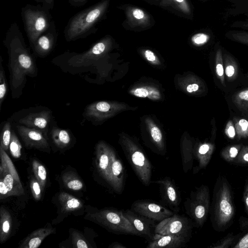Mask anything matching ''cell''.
I'll return each mask as SVG.
<instances>
[{
	"label": "cell",
	"instance_id": "3",
	"mask_svg": "<svg viewBox=\"0 0 248 248\" xmlns=\"http://www.w3.org/2000/svg\"><path fill=\"white\" fill-rule=\"evenodd\" d=\"M110 0H103L72 16L64 30L67 42L84 38L93 32L96 24L104 16Z\"/></svg>",
	"mask_w": 248,
	"mask_h": 248
},
{
	"label": "cell",
	"instance_id": "46",
	"mask_svg": "<svg viewBox=\"0 0 248 248\" xmlns=\"http://www.w3.org/2000/svg\"><path fill=\"white\" fill-rule=\"evenodd\" d=\"M0 194L1 199L8 197V190L1 178L0 180Z\"/></svg>",
	"mask_w": 248,
	"mask_h": 248
},
{
	"label": "cell",
	"instance_id": "38",
	"mask_svg": "<svg viewBox=\"0 0 248 248\" xmlns=\"http://www.w3.org/2000/svg\"><path fill=\"white\" fill-rule=\"evenodd\" d=\"M233 163L237 164H248V147L244 148L239 153Z\"/></svg>",
	"mask_w": 248,
	"mask_h": 248
},
{
	"label": "cell",
	"instance_id": "35",
	"mask_svg": "<svg viewBox=\"0 0 248 248\" xmlns=\"http://www.w3.org/2000/svg\"><path fill=\"white\" fill-rule=\"evenodd\" d=\"M232 248H248V230L241 232L240 236Z\"/></svg>",
	"mask_w": 248,
	"mask_h": 248
},
{
	"label": "cell",
	"instance_id": "2",
	"mask_svg": "<svg viewBox=\"0 0 248 248\" xmlns=\"http://www.w3.org/2000/svg\"><path fill=\"white\" fill-rule=\"evenodd\" d=\"M209 213L212 227L217 232H224L233 222L235 207L232 192L224 176H219L215 183Z\"/></svg>",
	"mask_w": 248,
	"mask_h": 248
},
{
	"label": "cell",
	"instance_id": "34",
	"mask_svg": "<svg viewBox=\"0 0 248 248\" xmlns=\"http://www.w3.org/2000/svg\"><path fill=\"white\" fill-rule=\"evenodd\" d=\"M216 73L222 82L224 79V69L222 63L221 51L218 50L216 55Z\"/></svg>",
	"mask_w": 248,
	"mask_h": 248
},
{
	"label": "cell",
	"instance_id": "5",
	"mask_svg": "<svg viewBox=\"0 0 248 248\" xmlns=\"http://www.w3.org/2000/svg\"><path fill=\"white\" fill-rule=\"evenodd\" d=\"M49 11L40 4H27L22 8L21 16L30 46L50 27L53 20Z\"/></svg>",
	"mask_w": 248,
	"mask_h": 248
},
{
	"label": "cell",
	"instance_id": "44",
	"mask_svg": "<svg viewBox=\"0 0 248 248\" xmlns=\"http://www.w3.org/2000/svg\"><path fill=\"white\" fill-rule=\"evenodd\" d=\"M134 94L137 97L144 98L149 96V93L146 88H139L134 91Z\"/></svg>",
	"mask_w": 248,
	"mask_h": 248
},
{
	"label": "cell",
	"instance_id": "17",
	"mask_svg": "<svg viewBox=\"0 0 248 248\" xmlns=\"http://www.w3.org/2000/svg\"><path fill=\"white\" fill-rule=\"evenodd\" d=\"M189 241L187 239L172 235H161L155 233L150 240L147 248H178L186 246Z\"/></svg>",
	"mask_w": 248,
	"mask_h": 248
},
{
	"label": "cell",
	"instance_id": "43",
	"mask_svg": "<svg viewBox=\"0 0 248 248\" xmlns=\"http://www.w3.org/2000/svg\"><path fill=\"white\" fill-rule=\"evenodd\" d=\"M239 224L242 232L248 230V217H241L239 219Z\"/></svg>",
	"mask_w": 248,
	"mask_h": 248
},
{
	"label": "cell",
	"instance_id": "14",
	"mask_svg": "<svg viewBox=\"0 0 248 248\" xmlns=\"http://www.w3.org/2000/svg\"><path fill=\"white\" fill-rule=\"evenodd\" d=\"M124 216L129 220L138 232L140 236L151 240L155 234L156 222L139 215L131 209L123 210Z\"/></svg>",
	"mask_w": 248,
	"mask_h": 248
},
{
	"label": "cell",
	"instance_id": "23",
	"mask_svg": "<svg viewBox=\"0 0 248 248\" xmlns=\"http://www.w3.org/2000/svg\"><path fill=\"white\" fill-rule=\"evenodd\" d=\"M59 201L62 209L65 212L74 211L82 206V203L80 200L64 192L59 194Z\"/></svg>",
	"mask_w": 248,
	"mask_h": 248
},
{
	"label": "cell",
	"instance_id": "52",
	"mask_svg": "<svg viewBox=\"0 0 248 248\" xmlns=\"http://www.w3.org/2000/svg\"><path fill=\"white\" fill-rule=\"evenodd\" d=\"M238 96L242 100L248 101V90L240 92L238 94Z\"/></svg>",
	"mask_w": 248,
	"mask_h": 248
},
{
	"label": "cell",
	"instance_id": "51",
	"mask_svg": "<svg viewBox=\"0 0 248 248\" xmlns=\"http://www.w3.org/2000/svg\"><path fill=\"white\" fill-rule=\"evenodd\" d=\"M199 89V86L197 84H190L186 87V90L189 93L197 91Z\"/></svg>",
	"mask_w": 248,
	"mask_h": 248
},
{
	"label": "cell",
	"instance_id": "25",
	"mask_svg": "<svg viewBox=\"0 0 248 248\" xmlns=\"http://www.w3.org/2000/svg\"><path fill=\"white\" fill-rule=\"evenodd\" d=\"M12 123L7 120L4 122L0 134V146L7 151L9 149L12 132Z\"/></svg>",
	"mask_w": 248,
	"mask_h": 248
},
{
	"label": "cell",
	"instance_id": "45",
	"mask_svg": "<svg viewBox=\"0 0 248 248\" xmlns=\"http://www.w3.org/2000/svg\"><path fill=\"white\" fill-rule=\"evenodd\" d=\"M243 200L245 211L248 215V183H247L244 189Z\"/></svg>",
	"mask_w": 248,
	"mask_h": 248
},
{
	"label": "cell",
	"instance_id": "4",
	"mask_svg": "<svg viewBox=\"0 0 248 248\" xmlns=\"http://www.w3.org/2000/svg\"><path fill=\"white\" fill-rule=\"evenodd\" d=\"M85 217L111 232L140 236L137 231L124 215L123 210L106 208L88 213Z\"/></svg>",
	"mask_w": 248,
	"mask_h": 248
},
{
	"label": "cell",
	"instance_id": "20",
	"mask_svg": "<svg viewBox=\"0 0 248 248\" xmlns=\"http://www.w3.org/2000/svg\"><path fill=\"white\" fill-rule=\"evenodd\" d=\"M214 152V146L210 143H203L193 151L194 158L198 163L193 169V174L201 169H205L209 164Z\"/></svg>",
	"mask_w": 248,
	"mask_h": 248
},
{
	"label": "cell",
	"instance_id": "42",
	"mask_svg": "<svg viewBox=\"0 0 248 248\" xmlns=\"http://www.w3.org/2000/svg\"><path fill=\"white\" fill-rule=\"evenodd\" d=\"M37 3H41L42 6L49 10H52L54 6L55 0H33Z\"/></svg>",
	"mask_w": 248,
	"mask_h": 248
},
{
	"label": "cell",
	"instance_id": "9",
	"mask_svg": "<svg viewBox=\"0 0 248 248\" xmlns=\"http://www.w3.org/2000/svg\"><path fill=\"white\" fill-rule=\"evenodd\" d=\"M194 227L189 217L174 214L158 222L155 229V233L172 235L184 238L189 241Z\"/></svg>",
	"mask_w": 248,
	"mask_h": 248
},
{
	"label": "cell",
	"instance_id": "29",
	"mask_svg": "<svg viewBox=\"0 0 248 248\" xmlns=\"http://www.w3.org/2000/svg\"><path fill=\"white\" fill-rule=\"evenodd\" d=\"M63 181L66 186L73 190H79L83 186L82 181L70 173H66L63 175Z\"/></svg>",
	"mask_w": 248,
	"mask_h": 248
},
{
	"label": "cell",
	"instance_id": "33",
	"mask_svg": "<svg viewBox=\"0 0 248 248\" xmlns=\"http://www.w3.org/2000/svg\"><path fill=\"white\" fill-rule=\"evenodd\" d=\"M30 185L33 197L36 200H39L41 196L42 188L39 182L37 181L36 178L35 179L34 178H32L31 180Z\"/></svg>",
	"mask_w": 248,
	"mask_h": 248
},
{
	"label": "cell",
	"instance_id": "40",
	"mask_svg": "<svg viewBox=\"0 0 248 248\" xmlns=\"http://www.w3.org/2000/svg\"><path fill=\"white\" fill-rule=\"evenodd\" d=\"M232 36L234 39L239 42L248 44V32L245 31H237L233 32Z\"/></svg>",
	"mask_w": 248,
	"mask_h": 248
},
{
	"label": "cell",
	"instance_id": "8",
	"mask_svg": "<svg viewBox=\"0 0 248 248\" xmlns=\"http://www.w3.org/2000/svg\"><path fill=\"white\" fill-rule=\"evenodd\" d=\"M126 159L140 182L145 186L152 183V165L146 154L130 140L122 145Z\"/></svg>",
	"mask_w": 248,
	"mask_h": 248
},
{
	"label": "cell",
	"instance_id": "16",
	"mask_svg": "<svg viewBox=\"0 0 248 248\" xmlns=\"http://www.w3.org/2000/svg\"><path fill=\"white\" fill-rule=\"evenodd\" d=\"M110 171L111 188L118 194L122 193L125 184V169L122 160L111 148Z\"/></svg>",
	"mask_w": 248,
	"mask_h": 248
},
{
	"label": "cell",
	"instance_id": "12",
	"mask_svg": "<svg viewBox=\"0 0 248 248\" xmlns=\"http://www.w3.org/2000/svg\"><path fill=\"white\" fill-rule=\"evenodd\" d=\"M14 126L27 148L49 152L47 137L42 132L20 124H14Z\"/></svg>",
	"mask_w": 248,
	"mask_h": 248
},
{
	"label": "cell",
	"instance_id": "30",
	"mask_svg": "<svg viewBox=\"0 0 248 248\" xmlns=\"http://www.w3.org/2000/svg\"><path fill=\"white\" fill-rule=\"evenodd\" d=\"M22 145L15 132L12 129V136L9 145V150L12 156L16 158H19L21 154Z\"/></svg>",
	"mask_w": 248,
	"mask_h": 248
},
{
	"label": "cell",
	"instance_id": "24",
	"mask_svg": "<svg viewBox=\"0 0 248 248\" xmlns=\"http://www.w3.org/2000/svg\"><path fill=\"white\" fill-rule=\"evenodd\" d=\"M0 178L3 180L8 191V196L21 195L24 194V189L21 183L17 182L9 172H6Z\"/></svg>",
	"mask_w": 248,
	"mask_h": 248
},
{
	"label": "cell",
	"instance_id": "47",
	"mask_svg": "<svg viewBox=\"0 0 248 248\" xmlns=\"http://www.w3.org/2000/svg\"><path fill=\"white\" fill-rule=\"evenodd\" d=\"M69 2L73 6L77 7L84 5L88 0H68Z\"/></svg>",
	"mask_w": 248,
	"mask_h": 248
},
{
	"label": "cell",
	"instance_id": "50",
	"mask_svg": "<svg viewBox=\"0 0 248 248\" xmlns=\"http://www.w3.org/2000/svg\"><path fill=\"white\" fill-rule=\"evenodd\" d=\"M227 133L230 138H233L235 136V130L232 125H230L227 128Z\"/></svg>",
	"mask_w": 248,
	"mask_h": 248
},
{
	"label": "cell",
	"instance_id": "10",
	"mask_svg": "<svg viewBox=\"0 0 248 248\" xmlns=\"http://www.w3.org/2000/svg\"><path fill=\"white\" fill-rule=\"evenodd\" d=\"M130 209L158 223L175 214L169 208L151 200L135 201Z\"/></svg>",
	"mask_w": 248,
	"mask_h": 248
},
{
	"label": "cell",
	"instance_id": "6",
	"mask_svg": "<svg viewBox=\"0 0 248 248\" xmlns=\"http://www.w3.org/2000/svg\"><path fill=\"white\" fill-rule=\"evenodd\" d=\"M54 118L50 109L45 106H37L19 110L7 120L15 124L39 130L47 137Z\"/></svg>",
	"mask_w": 248,
	"mask_h": 248
},
{
	"label": "cell",
	"instance_id": "19",
	"mask_svg": "<svg viewBox=\"0 0 248 248\" xmlns=\"http://www.w3.org/2000/svg\"><path fill=\"white\" fill-rule=\"evenodd\" d=\"M55 232V229L52 227L38 229L32 232L25 238L20 244L19 248H37L40 246L45 238Z\"/></svg>",
	"mask_w": 248,
	"mask_h": 248
},
{
	"label": "cell",
	"instance_id": "15",
	"mask_svg": "<svg viewBox=\"0 0 248 248\" xmlns=\"http://www.w3.org/2000/svg\"><path fill=\"white\" fill-rule=\"evenodd\" d=\"M110 150L106 143L99 141L95 147V165L101 177L111 187Z\"/></svg>",
	"mask_w": 248,
	"mask_h": 248
},
{
	"label": "cell",
	"instance_id": "31",
	"mask_svg": "<svg viewBox=\"0 0 248 248\" xmlns=\"http://www.w3.org/2000/svg\"><path fill=\"white\" fill-rule=\"evenodd\" d=\"M0 159L3 160L5 164L7 169V171H9L17 182L20 183V181L18 173L10 158L7 155V153H6V151L0 146Z\"/></svg>",
	"mask_w": 248,
	"mask_h": 248
},
{
	"label": "cell",
	"instance_id": "22",
	"mask_svg": "<svg viewBox=\"0 0 248 248\" xmlns=\"http://www.w3.org/2000/svg\"><path fill=\"white\" fill-rule=\"evenodd\" d=\"M0 242L2 243L9 237L12 230V220L9 212L3 207L0 209Z\"/></svg>",
	"mask_w": 248,
	"mask_h": 248
},
{
	"label": "cell",
	"instance_id": "41",
	"mask_svg": "<svg viewBox=\"0 0 248 248\" xmlns=\"http://www.w3.org/2000/svg\"><path fill=\"white\" fill-rule=\"evenodd\" d=\"M238 132L242 136H244L248 134V121L246 120L242 119L238 122Z\"/></svg>",
	"mask_w": 248,
	"mask_h": 248
},
{
	"label": "cell",
	"instance_id": "11",
	"mask_svg": "<svg viewBox=\"0 0 248 248\" xmlns=\"http://www.w3.org/2000/svg\"><path fill=\"white\" fill-rule=\"evenodd\" d=\"M152 182L158 185L163 203L174 213L179 212L181 197L174 181L170 177L166 176Z\"/></svg>",
	"mask_w": 248,
	"mask_h": 248
},
{
	"label": "cell",
	"instance_id": "13",
	"mask_svg": "<svg viewBox=\"0 0 248 248\" xmlns=\"http://www.w3.org/2000/svg\"><path fill=\"white\" fill-rule=\"evenodd\" d=\"M58 36L53 21L49 28L31 45L33 55L42 58L49 55L54 49Z\"/></svg>",
	"mask_w": 248,
	"mask_h": 248
},
{
	"label": "cell",
	"instance_id": "28",
	"mask_svg": "<svg viewBox=\"0 0 248 248\" xmlns=\"http://www.w3.org/2000/svg\"><path fill=\"white\" fill-rule=\"evenodd\" d=\"M8 91V86L6 78L5 72L2 65V59L1 56H0V110Z\"/></svg>",
	"mask_w": 248,
	"mask_h": 248
},
{
	"label": "cell",
	"instance_id": "26",
	"mask_svg": "<svg viewBox=\"0 0 248 248\" xmlns=\"http://www.w3.org/2000/svg\"><path fill=\"white\" fill-rule=\"evenodd\" d=\"M32 166L35 177L39 182L42 189H44L46 185L47 176L46 169L43 165L36 160H33Z\"/></svg>",
	"mask_w": 248,
	"mask_h": 248
},
{
	"label": "cell",
	"instance_id": "49",
	"mask_svg": "<svg viewBox=\"0 0 248 248\" xmlns=\"http://www.w3.org/2000/svg\"><path fill=\"white\" fill-rule=\"evenodd\" d=\"M146 59L151 62H154L155 60V56L154 53L150 50H146L144 52Z\"/></svg>",
	"mask_w": 248,
	"mask_h": 248
},
{
	"label": "cell",
	"instance_id": "18",
	"mask_svg": "<svg viewBox=\"0 0 248 248\" xmlns=\"http://www.w3.org/2000/svg\"><path fill=\"white\" fill-rule=\"evenodd\" d=\"M49 132L52 142L58 148L64 149L71 144L72 141L71 131L58 127L54 120L51 124Z\"/></svg>",
	"mask_w": 248,
	"mask_h": 248
},
{
	"label": "cell",
	"instance_id": "1",
	"mask_svg": "<svg viewBox=\"0 0 248 248\" xmlns=\"http://www.w3.org/2000/svg\"><path fill=\"white\" fill-rule=\"evenodd\" d=\"M3 44L8 55L9 83L13 99L23 94L27 77L35 78L38 68L34 55L27 46L21 30L16 22L8 28Z\"/></svg>",
	"mask_w": 248,
	"mask_h": 248
},
{
	"label": "cell",
	"instance_id": "53",
	"mask_svg": "<svg viewBox=\"0 0 248 248\" xmlns=\"http://www.w3.org/2000/svg\"><path fill=\"white\" fill-rule=\"evenodd\" d=\"M109 248H126V247L123 245L122 244L114 242L111 243L108 247Z\"/></svg>",
	"mask_w": 248,
	"mask_h": 248
},
{
	"label": "cell",
	"instance_id": "48",
	"mask_svg": "<svg viewBox=\"0 0 248 248\" xmlns=\"http://www.w3.org/2000/svg\"><path fill=\"white\" fill-rule=\"evenodd\" d=\"M235 73V68L234 66L231 64H228L225 69V73L227 77H232Z\"/></svg>",
	"mask_w": 248,
	"mask_h": 248
},
{
	"label": "cell",
	"instance_id": "39",
	"mask_svg": "<svg viewBox=\"0 0 248 248\" xmlns=\"http://www.w3.org/2000/svg\"><path fill=\"white\" fill-rule=\"evenodd\" d=\"M209 36L203 33H199L195 34L192 37V41L196 45H202L208 40Z\"/></svg>",
	"mask_w": 248,
	"mask_h": 248
},
{
	"label": "cell",
	"instance_id": "54",
	"mask_svg": "<svg viewBox=\"0 0 248 248\" xmlns=\"http://www.w3.org/2000/svg\"><path fill=\"white\" fill-rule=\"evenodd\" d=\"M245 26L246 27V28H248V23H247L245 25Z\"/></svg>",
	"mask_w": 248,
	"mask_h": 248
},
{
	"label": "cell",
	"instance_id": "27",
	"mask_svg": "<svg viewBox=\"0 0 248 248\" xmlns=\"http://www.w3.org/2000/svg\"><path fill=\"white\" fill-rule=\"evenodd\" d=\"M241 233L234 235L233 233H229L225 237L212 245L209 248H228L232 247L236 242Z\"/></svg>",
	"mask_w": 248,
	"mask_h": 248
},
{
	"label": "cell",
	"instance_id": "37",
	"mask_svg": "<svg viewBox=\"0 0 248 248\" xmlns=\"http://www.w3.org/2000/svg\"><path fill=\"white\" fill-rule=\"evenodd\" d=\"M73 241L75 247L78 248H88L89 246L86 241L77 232L73 233Z\"/></svg>",
	"mask_w": 248,
	"mask_h": 248
},
{
	"label": "cell",
	"instance_id": "7",
	"mask_svg": "<svg viewBox=\"0 0 248 248\" xmlns=\"http://www.w3.org/2000/svg\"><path fill=\"white\" fill-rule=\"evenodd\" d=\"M184 204L186 213L193 221L194 227L202 228L210 211L211 202L208 186L202 185L191 191Z\"/></svg>",
	"mask_w": 248,
	"mask_h": 248
},
{
	"label": "cell",
	"instance_id": "36",
	"mask_svg": "<svg viewBox=\"0 0 248 248\" xmlns=\"http://www.w3.org/2000/svg\"><path fill=\"white\" fill-rule=\"evenodd\" d=\"M171 2L182 12L187 14L190 13V8L186 0H171Z\"/></svg>",
	"mask_w": 248,
	"mask_h": 248
},
{
	"label": "cell",
	"instance_id": "21",
	"mask_svg": "<svg viewBox=\"0 0 248 248\" xmlns=\"http://www.w3.org/2000/svg\"><path fill=\"white\" fill-rule=\"evenodd\" d=\"M129 24L133 27H145L150 23L149 16L142 10L130 7L126 12Z\"/></svg>",
	"mask_w": 248,
	"mask_h": 248
},
{
	"label": "cell",
	"instance_id": "32",
	"mask_svg": "<svg viewBox=\"0 0 248 248\" xmlns=\"http://www.w3.org/2000/svg\"><path fill=\"white\" fill-rule=\"evenodd\" d=\"M241 147L239 145L232 146L226 148L221 153V157L228 162L233 163L239 154Z\"/></svg>",
	"mask_w": 248,
	"mask_h": 248
}]
</instances>
